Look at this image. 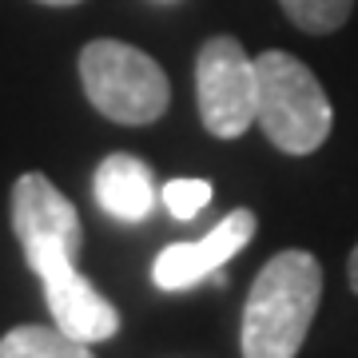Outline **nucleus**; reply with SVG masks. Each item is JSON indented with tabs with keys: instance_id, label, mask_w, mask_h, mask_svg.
<instances>
[{
	"instance_id": "obj_1",
	"label": "nucleus",
	"mask_w": 358,
	"mask_h": 358,
	"mask_svg": "<svg viewBox=\"0 0 358 358\" xmlns=\"http://www.w3.org/2000/svg\"><path fill=\"white\" fill-rule=\"evenodd\" d=\"M322 303V263L310 251H279L263 263L243 303V358H299Z\"/></svg>"
},
{
	"instance_id": "obj_2",
	"label": "nucleus",
	"mask_w": 358,
	"mask_h": 358,
	"mask_svg": "<svg viewBox=\"0 0 358 358\" xmlns=\"http://www.w3.org/2000/svg\"><path fill=\"white\" fill-rule=\"evenodd\" d=\"M255 124L282 155H315L331 136L334 108L319 76L299 56L267 48L255 56Z\"/></svg>"
},
{
	"instance_id": "obj_3",
	"label": "nucleus",
	"mask_w": 358,
	"mask_h": 358,
	"mask_svg": "<svg viewBox=\"0 0 358 358\" xmlns=\"http://www.w3.org/2000/svg\"><path fill=\"white\" fill-rule=\"evenodd\" d=\"M80 84L92 108L124 128H143L164 120L171 103L167 72L148 52L124 40H88L80 52Z\"/></svg>"
},
{
	"instance_id": "obj_4",
	"label": "nucleus",
	"mask_w": 358,
	"mask_h": 358,
	"mask_svg": "<svg viewBox=\"0 0 358 358\" xmlns=\"http://www.w3.org/2000/svg\"><path fill=\"white\" fill-rule=\"evenodd\" d=\"M13 231L40 287L80 271L76 259L84 247V223H80L76 203L48 176L24 171L13 183Z\"/></svg>"
},
{
	"instance_id": "obj_5",
	"label": "nucleus",
	"mask_w": 358,
	"mask_h": 358,
	"mask_svg": "<svg viewBox=\"0 0 358 358\" xmlns=\"http://www.w3.org/2000/svg\"><path fill=\"white\" fill-rule=\"evenodd\" d=\"M195 103L203 128L219 140H239L255 124V60L235 36H211L195 56Z\"/></svg>"
},
{
	"instance_id": "obj_6",
	"label": "nucleus",
	"mask_w": 358,
	"mask_h": 358,
	"mask_svg": "<svg viewBox=\"0 0 358 358\" xmlns=\"http://www.w3.org/2000/svg\"><path fill=\"white\" fill-rule=\"evenodd\" d=\"M255 227H259L255 211L251 207H235V211H227L215 227L207 231L203 239H195V243H167L152 263V282L167 294L192 291L207 275L227 267L231 259L255 239Z\"/></svg>"
},
{
	"instance_id": "obj_7",
	"label": "nucleus",
	"mask_w": 358,
	"mask_h": 358,
	"mask_svg": "<svg viewBox=\"0 0 358 358\" xmlns=\"http://www.w3.org/2000/svg\"><path fill=\"white\" fill-rule=\"evenodd\" d=\"M44 303H48L52 322L64 334H72L76 343H108L120 334V310L96 291V282L84 279V275H68L60 282H48L44 287Z\"/></svg>"
},
{
	"instance_id": "obj_8",
	"label": "nucleus",
	"mask_w": 358,
	"mask_h": 358,
	"mask_svg": "<svg viewBox=\"0 0 358 358\" xmlns=\"http://www.w3.org/2000/svg\"><path fill=\"white\" fill-rule=\"evenodd\" d=\"M92 192L103 215L120 219V223H148L155 211V176L140 155L131 152H112L103 155L96 176H92Z\"/></svg>"
},
{
	"instance_id": "obj_9",
	"label": "nucleus",
	"mask_w": 358,
	"mask_h": 358,
	"mask_svg": "<svg viewBox=\"0 0 358 358\" xmlns=\"http://www.w3.org/2000/svg\"><path fill=\"white\" fill-rule=\"evenodd\" d=\"M0 358H96L88 343H76L60 327H13L0 338Z\"/></svg>"
},
{
	"instance_id": "obj_10",
	"label": "nucleus",
	"mask_w": 358,
	"mask_h": 358,
	"mask_svg": "<svg viewBox=\"0 0 358 358\" xmlns=\"http://www.w3.org/2000/svg\"><path fill=\"white\" fill-rule=\"evenodd\" d=\"M287 20L294 28H303L310 36H327V32H338V28L350 20L355 13V0H279Z\"/></svg>"
},
{
	"instance_id": "obj_11",
	"label": "nucleus",
	"mask_w": 358,
	"mask_h": 358,
	"mask_svg": "<svg viewBox=\"0 0 358 358\" xmlns=\"http://www.w3.org/2000/svg\"><path fill=\"white\" fill-rule=\"evenodd\" d=\"M159 203L167 207V215L187 223L211 203V183L207 179H167L159 187Z\"/></svg>"
},
{
	"instance_id": "obj_12",
	"label": "nucleus",
	"mask_w": 358,
	"mask_h": 358,
	"mask_svg": "<svg viewBox=\"0 0 358 358\" xmlns=\"http://www.w3.org/2000/svg\"><path fill=\"white\" fill-rule=\"evenodd\" d=\"M346 282H350V291L358 294V243H355V251H350V259H346Z\"/></svg>"
},
{
	"instance_id": "obj_13",
	"label": "nucleus",
	"mask_w": 358,
	"mask_h": 358,
	"mask_svg": "<svg viewBox=\"0 0 358 358\" xmlns=\"http://www.w3.org/2000/svg\"><path fill=\"white\" fill-rule=\"evenodd\" d=\"M36 4H48V8H72V4H80V0H36Z\"/></svg>"
}]
</instances>
